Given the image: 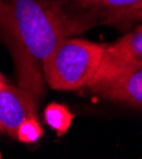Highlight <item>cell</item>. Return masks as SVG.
I'll return each instance as SVG.
<instances>
[{
    "label": "cell",
    "mask_w": 142,
    "mask_h": 159,
    "mask_svg": "<svg viewBox=\"0 0 142 159\" xmlns=\"http://www.w3.org/2000/svg\"><path fill=\"white\" fill-rule=\"evenodd\" d=\"M38 99L22 87L8 84L0 88V127L16 138L18 126L28 117L36 116Z\"/></svg>",
    "instance_id": "8992f818"
},
{
    "label": "cell",
    "mask_w": 142,
    "mask_h": 159,
    "mask_svg": "<svg viewBox=\"0 0 142 159\" xmlns=\"http://www.w3.org/2000/svg\"><path fill=\"white\" fill-rule=\"evenodd\" d=\"M44 134V129L38 122L37 117L32 116L28 117L18 126L17 132H16V138L18 141L23 144H33L40 139Z\"/></svg>",
    "instance_id": "ba28073f"
},
{
    "label": "cell",
    "mask_w": 142,
    "mask_h": 159,
    "mask_svg": "<svg viewBox=\"0 0 142 159\" xmlns=\"http://www.w3.org/2000/svg\"><path fill=\"white\" fill-rule=\"evenodd\" d=\"M135 22H141V23H142V8L136 13V16H135Z\"/></svg>",
    "instance_id": "30bf717a"
},
{
    "label": "cell",
    "mask_w": 142,
    "mask_h": 159,
    "mask_svg": "<svg viewBox=\"0 0 142 159\" xmlns=\"http://www.w3.org/2000/svg\"><path fill=\"white\" fill-rule=\"evenodd\" d=\"M0 32L16 61L19 87L40 101L42 61L63 38L82 30L61 0H0Z\"/></svg>",
    "instance_id": "6da1fadb"
},
{
    "label": "cell",
    "mask_w": 142,
    "mask_h": 159,
    "mask_svg": "<svg viewBox=\"0 0 142 159\" xmlns=\"http://www.w3.org/2000/svg\"><path fill=\"white\" fill-rule=\"evenodd\" d=\"M140 68H142V24L114 42L105 43L102 62L92 83L122 70Z\"/></svg>",
    "instance_id": "277c9868"
},
{
    "label": "cell",
    "mask_w": 142,
    "mask_h": 159,
    "mask_svg": "<svg viewBox=\"0 0 142 159\" xmlns=\"http://www.w3.org/2000/svg\"><path fill=\"white\" fill-rule=\"evenodd\" d=\"M87 90L101 99L142 110V68L115 73L90 84Z\"/></svg>",
    "instance_id": "5b68a950"
},
{
    "label": "cell",
    "mask_w": 142,
    "mask_h": 159,
    "mask_svg": "<svg viewBox=\"0 0 142 159\" xmlns=\"http://www.w3.org/2000/svg\"><path fill=\"white\" fill-rule=\"evenodd\" d=\"M73 113L64 104L53 102L46 106L44 110V120L46 125L56 132L58 136L67 134L73 122Z\"/></svg>",
    "instance_id": "52a82bcc"
},
{
    "label": "cell",
    "mask_w": 142,
    "mask_h": 159,
    "mask_svg": "<svg viewBox=\"0 0 142 159\" xmlns=\"http://www.w3.org/2000/svg\"><path fill=\"white\" fill-rule=\"evenodd\" d=\"M9 83H8V80H7V78L3 75V73L0 71V88H3V87H7Z\"/></svg>",
    "instance_id": "9c48e42d"
},
{
    "label": "cell",
    "mask_w": 142,
    "mask_h": 159,
    "mask_svg": "<svg viewBox=\"0 0 142 159\" xmlns=\"http://www.w3.org/2000/svg\"><path fill=\"white\" fill-rule=\"evenodd\" d=\"M105 43L66 37L42 61L45 82L56 90H78L92 83L102 62Z\"/></svg>",
    "instance_id": "7a4b0ae2"
},
{
    "label": "cell",
    "mask_w": 142,
    "mask_h": 159,
    "mask_svg": "<svg viewBox=\"0 0 142 159\" xmlns=\"http://www.w3.org/2000/svg\"><path fill=\"white\" fill-rule=\"evenodd\" d=\"M61 4L83 32L95 24L128 28L135 23L142 0H61Z\"/></svg>",
    "instance_id": "3957f363"
},
{
    "label": "cell",
    "mask_w": 142,
    "mask_h": 159,
    "mask_svg": "<svg viewBox=\"0 0 142 159\" xmlns=\"http://www.w3.org/2000/svg\"><path fill=\"white\" fill-rule=\"evenodd\" d=\"M0 132H3V130H2V127H0Z\"/></svg>",
    "instance_id": "8fae6325"
}]
</instances>
